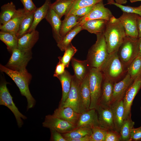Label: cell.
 I'll use <instances>...</instances> for the list:
<instances>
[{
  "label": "cell",
  "mask_w": 141,
  "mask_h": 141,
  "mask_svg": "<svg viewBox=\"0 0 141 141\" xmlns=\"http://www.w3.org/2000/svg\"><path fill=\"white\" fill-rule=\"evenodd\" d=\"M96 35V41L89 49L86 60L90 68L100 69L109 54L104 33Z\"/></svg>",
  "instance_id": "obj_1"
},
{
  "label": "cell",
  "mask_w": 141,
  "mask_h": 141,
  "mask_svg": "<svg viewBox=\"0 0 141 141\" xmlns=\"http://www.w3.org/2000/svg\"><path fill=\"white\" fill-rule=\"evenodd\" d=\"M104 34L109 54L118 50L126 36L119 19L114 23H110L108 21Z\"/></svg>",
  "instance_id": "obj_2"
},
{
  "label": "cell",
  "mask_w": 141,
  "mask_h": 141,
  "mask_svg": "<svg viewBox=\"0 0 141 141\" xmlns=\"http://www.w3.org/2000/svg\"><path fill=\"white\" fill-rule=\"evenodd\" d=\"M0 69L1 71L5 73L11 78L19 88L22 95L26 97L27 102V110L33 108L35 104L36 101L29 88L32 77L10 69L1 64L0 65Z\"/></svg>",
  "instance_id": "obj_3"
},
{
  "label": "cell",
  "mask_w": 141,
  "mask_h": 141,
  "mask_svg": "<svg viewBox=\"0 0 141 141\" xmlns=\"http://www.w3.org/2000/svg\"><path fill=\"white\" fill-rule=\"evenodd\" d=\"M118 51L109 54L100 69L104 77L114 83L127 71L120 60Z\"/></svg>",
  "instance_id": "obj_4"
},
{
  "label": "cell",
  "mask_w": 141,
  "mask_h": 141,
  "mask_svg": "<svg viewBox=\"0 0 141 141\" xmlns=\"http://www.w3.org/2000/svg\"><path fill=\"white\" fill-rule=\"evenodd\" d=\"M103 79V74L100 69L90 68L89 74L91 99L90 109H96L98 104Z\"/></svg>",
  "instance_id": "obj_5"
},
{
  "label": "cell",
  "mask_w": 141,
  "mask_h": 141,
  "mask_svg": "<svg viewBox=\"0 0 141 141\" xmlns=\"http://www.w3.org/2000/svg\"><path fill=\"white\" fill-rule=\"evenodd\" d=\"M11 53V55L5 66L27 76L32 77L26 68L32 58L31 51L25 52L17 48L13 50Z\"/></svg>",
  "instance_id": "obj_6"
},
{
  "label": "cell",
  "mask_w": 141,
  "mask_h": 141,
  "mask_svg": "<svg viewBox=\"0 0 141 141\" xmlns=\"http://www.w3.org/2000/svg\"><path fill=\"white\" fill-rule=\"evenodd\" d=\"M138 39L126 36L118 49V57L125 68L137 56Z\"/></svg>",
  "instance_id": "obj_7"
},
{
  "label": "cell",
  "mask_w": 141,
  "mask_h": 141,
  "mask_svg": "<svg viewBox=\"0 0 141 141\" xmlns=\"http://www.w3.org/2000/svg\"><path fill=\"white\" fill-rule=\"evenodd\" d=\"M8 83L1 82L0 85V105L5 106L12 112L15 118L17 125L21 127L23 124L22 119H26L27 117L19 110L14 102L13 97L7 87Z\"/></svg>",
  "instance_id": "obj_8"
},
{
  "label": "cell",
  "mask_w": 141,
  "mask_h": 141,
  "mask_svg": "<svg viewBox=\"0 0 141 141\" xmlns=\"http://www.w3.org/2000/svg\"><path fill=\"white\" fill-rule=\"evenodd\" d=\"M113 16L110 10L105 7L102 1L95 5L88 14L80 17L78 19L79 23L76 26L81 25L86 21L91 20L101 19L109 21Z\"/></svg>",
  "instance_id": "obj_9"
},
{
  "label": "cell",
  "mask_w": 141,
  "mask_h": 141,
  "mask_svg": "<svg viewBox=\"0 0 141 141\" xmlns=\"http://www.w3.org/2000/svg\"><path fill=\"white\" fill-rule=\"evenodd\" d=\"M138 16L136 14L123 12L118 18L124 27L126 36L135 39L138 38L137 24Z\"/></svg>",
  "instance_id": "obj_10"
},
{
  "label": "cell",
  "mask_w": 141,
  "mask_h": 141,
  "mask_svg": "<svg viewBox=\"0 0 141 141\" xmlns=\"http://www.w3.org/2000/svg\"><path fill=\"white\" fill-rule=\"evenodd\" d=\"M43 126L50 129H54L61 133L69 132L76 127L69 122L53 116L52 115H46Z\"/></svg>",
  "instance_id": "obj_11"
},
{
  "label": "cell",
  "mask_w": 141,
  "mask_h": 141,
  "mask_svg": "<svg viewBox=\"0 0 141 141\" xmlns=\"http://www.w3.org/2000/svg\"><path fill=\"white\" fill-rule=\"evenodd\" d=\"M141 88V74L134 80L127 89L123 99L125 108V119L131 114V108L133 101Z\"/></svg>",
  "instance_id": "obj_12"
},
{
  "label": "cell",
  "mask_w": 141,
  "mask_h": 141,
  "mask_svg": "<svg viewBox=\"0 0 141 141\" xmlns=\"http://www.w3.org/2000/svg\"><path fill=\"white\" fill-rule=\"evenodd\" d=\"M81 83L74 75H73L71 86L68 97L62 106L58 107H70L76 112L80 113V89Z\"/></svg>",
  "instance_id": "obj_13"
},
{
  "label": "cell",
  "mask_w": 141,
  "mask_h": 141,
  "mask_svg": "<svg viewBox=\"0 0 141 141\" xmlns=\"http://www.w3.org/2000/svg\"><path fill=\"white\" fill-rule=\"evenodd\" d=\"M95 109L97 113L99 126L107 130H115L110 107H104L98 104Z\"/></svg>",
  "instance_id": "obj_14"
},
{
  "label": "cell",
  "mask_w": 141,
  "mask_h": 141,
  "mask_svg": "<svg viewBox=\"0 0 141 141\" xmlns=\"http://www.w3.org/2000/svg\"><path fill=\"white\" fill-rule=\"evenodd\" d=\"M134 80L127 73L123 79L114 83L111 104L123 99L126 91Z\"/></svg>",
  "instance_id": "obj_15"
},
{
  "label": "cell",
  "mask_w": 141,
  "mask_h": 141,
  "mask_svg": "<svg viewBox=\"0 0 141 141\" xmlns=\"http://www.w3.org/2000/svg\"><path fill=\"white\" fill-rule=\"evenodd\" d=\"M91 93L89 84V75L81 83L80 89L79 109L80 113L90 109Z\"/></svg>",
  "instance_id": "obj_16"
},
{
  "label": "cell",
  "mask_w": 141,
  "mask_h": 141,
  "mask_svg": "<svg viewBox=\"0 0 141 141\" xmlns=\"http://www.w3.org/2000/svg\"><path fill=\"white\" fill-rule=\"evenodd\" d=\"M24 9L17 10L13 17L4 25H0L1 31L10 32L16 35L21 22L27 13Z\"/></svg>",
  "instance_id": "obj_17"
},
{
  "label": "cell",
  "mask_w": 141,
  "mask_h": 141,
  "mask_svg": "<svg viewBox=\"0 0 141 141\" xmlns=\"http://www.w3.org/2000/svg\"><path fill=\"white\" fill-rule=\"evenodd\" d=\"M39 33L37 30L27 33L18 38V48L25 52L31 51V49L39 38Z\"/></svg>",
  "instance_id": "obj_18"
},
{
  "label": "cell",
  "mask_w": 141,
  "mask_h": 141,
  "mask_svg": "<svg viewBox=\"0 0 141 141\" xmlns=\"http://www.w3.org/2000/svg\"><path fill=\"white\" fill-rule=\"evenodd\" d=\"M114 83L103 77L101 96L98 105L104 107L111 104Z\"/></svg>",
  "instance_id": "obj_19"
},
{
  "label": "cell",
  "mask_w": 141,
  "mask_h": 141,
  "mask_svg": "<svg viewBox=\"0 0 141 141\" xmlns=\"http://www.w3.org/2000/svg\"><path fill=\"white\" fill-rule=\"evenodd\" d=\"M98 126L99 125L97 111L95 109H92L80 113L76 127L89 126L92 128Z\"/></svg>",
  "instance_id": "obj_20"
},
{
  "label": "cell",
  "mask_w": 141,
  "mask_h": 141,
  "mask_svg": "<svg viewBox=\"0 0 141 141\" xmlns=\"http://www.w3.org/2000/svg\"><path fill=\"white\" fill-rule=\"evenodd\" d=\"M80 113L69 107H59L54 111L52 115L70 123L76 127Z\"/></svg>",
  "instance_id": "obj_21"
},
{
  "label": "cell",
  "mask_w": 141,
  "mask_h": 141,
  "mask_svg": "<svg viewBox=\"0 0 141 141\" xmlns=\"http://www.w3.org/2000/svg\"><path fill=\"white\" fill-rule=\"evenodd\" d=\"M110 107L113 114L115 130L120 133L125 119V108L123 99L111 104Z\"/></svg>",
  "instance_id": "obj_22"
},
{
  "label": "cell",
  "mask_w": 141,
  "mask_h": 141,
  "mask_svg": "<svg viewBox=\"0 0 141 141\" xmlns=\"http://www.w3.org/2000/svg\"><path fill=\"white\" fill-rule=\"evenodd\" d=\"M71 62L74 72V75L81 83L89 75L91 68L86 60H81L73 57Z\"/></svg>",
  "instance_id": "obj_23"
},
{
  "label": "cell",
  "mask_w": 141,
  "mask_h": 141,
  "mask_svg": "<svg viewBox=\"0 0 141 141\" xmlns=\"http://www.w3.org/2000/svg\"><path fill=\"white\" fill-rule=\"evenodd\" d=\"M45 18L50 25L52 28L53 37L57 44L58 43L62 38L60 34L62 22L61 19L50 8Z\"/></svg>",
  "instance_id": "obj_24"
},
{
  "label": "cell",
  "mask_w": 141,
  "mask_h": 141,
  "mask_svg": "<svg viewBox=\"0 0 141 141\" xmlns=\"http://www.w3.org/2000/svg\"><path fill=\"white\" fill-rule=\"evenodd\" d=\"M108 21L104 19H96L88 20L82 25L83 30L96 35L103 33Z\"/></svg>",
  "instance_id": "obj_25"
},
{
  "label": "cell",
  "mask_w": 141,
  "mask_h": 141,
  "mask_svg": "<svg viewBox=\"0 0 141 141\" xmlns=\"http://www.w3.org/2000/svg\"><path fill=\"white\" fill-rule=\"evenodd\" d=\"M73 75L67 70L57 78L60 82L62 88V96L58 107H61L66 99L71 86Z\"/></svg>",
  "instance_id": "obj_26"
},
{
  "label": "cell",
  "mask_w": 141,
  "mask_h": 141,
  "mask_svg": "<svg viewBox=\"0 0 141 141\" xmlns=\"http://www.w3.org/2000/svg\"><path fill=\"white\" fill-rule=\"evenodd\" d=\"M51 3L50 0H45L42 6L40 7L37 8L34 13L32 24L27 33L36 30L38 24L43 19L45 18Z\"/></svg>",
  "instance_id": "obj_27"
},
{
  "label": "cell",
  "mask_w": 141,
  "mask_h": 141,
  "mask_svg": "<svg viewBox=\"0 0 141 141\" xmlns=\"http://www.w3.org/2000/svg\"><path fill=\"white\" fill-rule=\"evenodd\" d=\"M17 10L15 5L11 2L2 6L0 13V25H4L10 20Z\"/></svg>",
  "instance_id": "obj_28"
},
{
  "label": "cell",
  "mask_w": 141,
  "mask_h": 141,
  "mask_svg": "<svg viewBox=\"0 0 141 141\" xmlns=\"http://www.w3.org/2000/svg\"><path fill=\"white\" fill-rule=\"evenodd\" d=\"M80 17L73 14L64 17L62 21L60 34L62 38L79 23L78 19Z\"/></svg>",
  "instance_id": "obj_29"
},
{
  "label": "cell",
  "mask_w": 141,
  "mask_h": 141,
  "mask_svg": "<svg viewBox=\"0 0 141 141\" xmlns=\"http://www.w3.org/2000/svg\"><path fill=\"white\" fill-rule=\"evenodd\" d=\"M18 38L16 34L0 31V39L7 46L8 50L12 52L14 49L18 48Z\"/></svg>",
  "instance_id": "obj_30"
},
{
  "label": "cell",
  "mask_w": 141,
  "mask_h": 141,
  "mask_svg": "<svg viewBox=\"0 0 141 141\" xmlns=\"http://www.w3.org/2000/svg\"><path fill=\"white\" fill-rule=\"evenodd\" d=\"M92 132L91 127L82 126L76 128L69 132L62 134L67 141L69 139L79 138L86 136H90Z\"/></svg>",
  "instance_id": "obj_31"
},
{
  "label": "cell",
  "mask_w": 141,
  "mask_h": 141,
  "mask_svg": "<svg viewBox=\"0 0 141 141\" xmlns=\"http://www.w3.org/2000/svg\"><path fill=\"white\" fill-rule=\"evenodd\" d=\"M82 30L81 25L75 27L62 37L61 41L57 44V46L62 51H64L71 43L73 38Z\"/></svg>",
  "instance_id": "obj_32"
},
{
  "label": "cell",
  "mask_w": 141,
  "mask_h": 141,
  "mask_svg": "<svg viewBox=\"0 0 141 141\" xmlns=\"http://www.w3.org/2000/svg\"><path fill=\"white\" fill-rule=\"evenodd\" d=\"M35 10L32 11L27 12L22 19L16 34L18 39L26 33L31 26Z\"/></svg>",
  "instance_id": "obj_33"
},
{
  "label": "cell",
  "mask_w": 141,
  "mask_h": 141,
  "mask_svg": "<svg viewBox=\"0 0 141 141\" xmlns=\"http://www.w3.org/2000/svg\"><path fill=\"white\" fill-rule=\"evenodd\" d=\"M103 0H74L68 8L65 15L67 17L80 8L93 5Z\"/></svg>",
  "instance_id": "obj_34"
},
{
  "label": "cell",
  "mask_w": 141,
  "mask_h": 141,
  "mask_svg": "<svg viewBox=\"0 0 141 141\" xmlns=\"http://www.w3.org/2000/svg\"><path fill=\"white\" fill-rule=\"evenodd\" d=\"M131 115H129L124 121L120 132L121 141H130V132L135 124L132 120Z\"/></svg>",
  "instance_id": "obj_35"
},
{
  "label": "cell",
  "mask_w": 141,
  "mask_h": 141,
  "mask_svg": "<svg viewBox=\"0 0 141 141\" xmlns=\"http://www.w3.org/2000/svg\"><path fill=\"white\" fill-rule=\"evenodd\" d=\"M73 1L56 0L55 2L51 3L50 8L61 19L63 16L65 15Z\"/></svg>",
  "instance_id": "obj_36"
},
{
  "label": "cell",
  "mask_w": 141,
  "mask_h": 141,
  "mask_svg": "<svg viewBox=\"0 0 141 141\" xmlns=\"http://www.w3.org/2000/svg\"><path fill=\"white\" fill-rule=\"evenodd\" d=\"M127 72L134 80L141 74V59L137 56L129 65Z\"/></svg>",
  "instance_id": "obj_37"
},
{
  "label": "cell",
  "mask_w": 141,
  "mask_h": 141,
  "mask_svg": "<svg viewBox=\"0 0 141 141\" xmlns=\"http://www.w3.org/2000/svg\"><path fill=\"white\" fill-rule=\"evenodd\" d=\"M77 51V49L71 43L65 49L63 56L58 57L59 61L64 64L66 68L68 67L70 61Z\"/></svg>",
  "instance_id": "obj_38"
},
{
  "label": "cell",
  "mask_w": 141,
  "mask_h": 141,
  "mask_svg": "<svg viewBox=\"0 0 141 141\" xmlns=\"http://www.w3.org/2000/svg\"><path fill=\"white\" fill-rule=\"evenodd\" d=\"M91 141H104L107 130L100 126L92 128Z\"/></svg>",
  "instance_id": "obj_39"
},
{
  "label": "cell",
  "mask_w": 141,
  "mask_h": 141,
  "mask_svg": "<svg viewBox=\"0 0 141 141\" xmlns=\"http://www.w3.org/2000/svg\"><path fill=\"white\" fill-rule=\"evenodd\" d=\"M112 4L119 7L123 12L136 14L141 16V4L137 7H133L129 6H124L117 4L114 2Z\"/></svg>",
  "instance_id": "obj_40"
},
{
  "label": "cell",
  "mask_w": 141,
  "mask_h": 141,
  "mask_svg": "<svg viewBox=\"0 0 141 141\" xmlns=\"http://www.w3.org/2000/svg\"><path fill=\"white\" fill-rule=\"evenodd\" d=\"M120 133L115 130H107L104 141H120Z\"/></svg>",
  "instance_id": "obj_41"
},
{
  "label": "cell",
  "mask_w": 141,
  "mask_h": 141,
  "mask_svg": "<svg viewBox=\"0 0 141 141\" xmlns=\"http://www.w3.org/2000/svg\"><path fill=\"white\" fill-rule=\"evenodd\" d=\"M141 141V126L137 128H133L130 133V141Z\"/></svg>",
  "instance_id": "obj_42"
},
{
  "label": "cell",
  "mask_w": 141,
  "mask_h": 141,
  "mask_svg": "<svg viewBox=\"0 0 141 141\" xmlns=\"http://www.w3.org/2000/svg\"><path fill=\"white\" fill-rule=\"evenodd\" d=\"M94 5L80 8L74 11L72 14L80 17L84 16L88 14L92 9Z\"/></svg>",
  "instance_id": "obj_43"
},
{
  "label": "cell",
  "mask_w": 141,
  "mask_h": 141,
  "mask_svg": "<svg viewBox=\"0 0 141 141\" xmlns=\"http://www.w3.org/2000/svg\"><path fill=\"white\" fill-rule=\"evenodd\" d=\"M51 132L50 140L51 141H67L62 133L54 129H50Z\"/></svg>",
  "instance_id": "obj_44"
},
{
  "label": "cell",
  "mask_w": 141,
  "mask_h": 141,
  "mask_svg": "<svg viewBox=\"0 0 141 141\" xmlns=\"http://www.w3.org/2000/svg\"><path fill=\"white\" fill-rule=\"evenodd\" d=\"M23 5L26 11L30 12L34 10L37 8L32 0H20Z\"/></svg>",
  "instance_id": "obj_45"
},
{
  "label": "cell",
  "mask_w": 141,
  "mask_h": 141,
  "mask_svg": "<svg viewBox=\"0 0 141 141\" xmlns=\"http://www.w3.org/2000/svg\"><path fill=\"white\" fill-rule=\"evenodd\" d=\"M65 68L64 64L59 61L56 67L54 76L57 77L63 74L65 71Z\"/></svg>",
  "instance_id": "obj_46"
},
{
  "label": "cell",
  "mask_w": 141,
  "mask_h": 141,
  "mask_svg": "<svg viewBox=\"0 0 141 141\" xmlns=\"http://www.w3.org/2000/svg\"><path fill=\"white\" fill-rule=\"evenodd\" d=\"M90 136H86L79 138L69 139L67 141H91Z\"/></svg>",
  "instance_id": "obj_47"
},
{
  "label": "cell",
  "mask_w": 141,
  "mask_h": 141,
  "mask_svg": "<svg viewBox=\"0 0 141 141\" xmlns=\"http://www.w3.org/2000/svg\"><path fill=\"white\" fill-rule=\"evenodd\" d=\"M137 24L138 33V37H141V16L139 15L137 19Z\"/></svg>",
  "instance_id": "obj_48"
},
{
  "label": "cell",
  "mask_w": 141,
  "mask_h": 141,
  "mask_svg": "<svg viewBox=\"0 0 141 141\" xmlns=\"http://www.w3.org/2000/svg\"><path fill=\"white\" fill-rule=\"evenodd\" d=\"M137 56L141 59V37L138 39V53Z\"/></svg>",
  "instance_id": "obj_49"
},
{
  "label": "cell",
  "mask_w": 141,
  "mask_h": 141,
  "mask_svg": "<svg viewBox=\"0 0 141 141\" xmlns=\"http://www.w3.org/2000/svg\"><path fill=\"white\" fill-rule=\"evenodd\" d=\"M118 18H117L113 16L110 18L108 22L111 23H114L118 21Z\"/></svg>",
  "instance_id": "obj_50"
},
{
  "label": "cell",
  "mask_w": 141,
  "mask_h": 141,
  "mask_svg": "<svg viewBox=\"0 0 141 141\" xmlns=\"http://www.w3.org/2000/svg\"><path fill=\"white\" fill-rule=\"evenodd\" d=\"M115 2L117 4L122 5L126 3L127 0H115Z\"/></svg>",
  "instance_id": "obj_51"
},
{
  "label": "cell",
  "mask_w": 141,
  "mask_h": 141,
  "mask_svg": "<svg viewBox=\"0 0 141 141\" xmlns=\"http://www.w3.org/2000/svg\"><path fill=\"white\" fill-rule=\"evenodd\" d=\"M114 0H107V4H112V3L114 2Z\"/></svg>",
  "instance_id": "obj_52"
},
{
  "label": "cell",
  "mask_w": 141,
  "mask_h": 141,
  "mask_svg": "<svg viewBox=\"0 0 141 141\" xmlns=\"http://www.w3.org/2000/svg\"><path fill=\"white\" fill-rule=\"evenodd\" d=\"M131 2L132 3L139 1H141V0H130Z\"/></svg>",
  "instance_id": "obj_53"
},
{
  "label": "cell",
  "mask_w": 141,
  "mask_h": 141,
  "mask_svg": "<svg viewBox=\"0 0 141 141\" xmlns=\"http://www.w3.org/2000/svg\"><path fill=\"white\" fill-rule=\"evenodd\" d=\"M62 0V1H70V0L73 1L74 0Z\"/></svg>",
  "instance_id": "obj_54"
},
{
  "label": "cell",
  "mask_w": 141,
  "mask_h": 141,
  "mask_svg": "<svg viewBox=\"0 0 141 141\" xmlns=\"http://www.w3.org/2000/svg\"><path fill=\"white\" fill-rule=\"evenodd\" d=\"M140 110L141 111V106L140 107Z\"/></svg>",
  "instance_id": "obj_55"
}]
</instances>
